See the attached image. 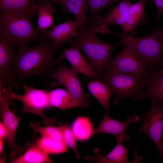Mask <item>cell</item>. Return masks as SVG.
<instances>
[{"mask_svg": "<svg viewBox=\"0 0 163 163\" xmlns=\"http://www.w3.org/2000/svg\"><path fill=\"white\" fill-rule=\"evenodd\" d=\"M60 45L51 40L43 41L33 47L19 48L11 65L14 75L17 76L16 89H19L21 81L30 76H45L50 74L52 67L58 63L54 55Z\"/></svg>", "mask_w": 163, "mask_h": 163, "instance_id": "cell-1", "label": "cell"}, {"mask_svg": "<svg viewBox=\"0 0 163 163\" xmlns=\"http://www.w3.org/2000/svg\"><path fill=\"white\" fill-rule=\"evenodd\" d=\"M102 17L97 15L88 26L77 29L75 39L70 42L71 45L83 51L89 64L96 73L97 79L109 67L113 51L121 44L120 42L107 43L97 36L98 25Z\"/></svg>", "mask_w": 163, "mask_h": 163, "instance_id": "cell-2", "label": "cell"}, {"mask_svg": "<svg viewBox=\"0 0 163 163\" xmlns=\"http://www.w3.org/2000/svg\"><path fill=\"white\" fill-rule=\"evenodd\" d=\"M30 17L21 12L0 10V37L19 48L28 47L29 43L33 41H47L49 39L35 30Z\"/></svg>", "mask_w": 163, "mask_h": 163, "instance_id": "cell-3", "label": "cell"}, {"mask_svg": "<svg viewBox=\"0 0 163 163\" xmlns=\"http://www.w3.org/2000/svg\"><path fill=\"white\" fill-rule=\"evenodd\" d=\"M121 44L128 46L147 66L150 73L163 66V28L159 25L149 35L135 37L117 34Z\"/></svg>", "mask_w": 163, "mask_h": 163, "instance_id": "cell-4", "label": "cell"}, {"mask_svg": "<svg viewBox=\"0 0 163 163\" xmlns=\"http://www.w3.org/2000/svg\"><path fill=\"white\" fill-rule=\"evenodd\" d=\"M24 89V94H19L13 92L12 88L8 86L0 88V93L8 102L15 99L20 101L23 104L22 108L15 110V112L20 111L37 115L43 120V123L46 126L60 124L56 120V117L49 118L44 113L45 108L51 107L49 101L48 93L50 89H41L30 87L25 83L22 84Z\"/></svg>", "mask_w": 163, "mask_h": 163, "instance_id": "cell-5", "label": "cell"}, {"mask_svg": "<svg viewBox=\"0 0 163 163\" xmlns=\"http://www.w3.org/2000/svg\"><path fill=\"white\" fill-rule=\"evenodd\" d=\"M106 83L116 93L115 104L120 100L130 97L135 102L145 99V91L147 78L122 72L108 67L98 79Z\"/></svg>", "mask_w": 163, "mask_h": 163, "instance_id": "cell-6", "label": "cell"}, {"mask_svg": "<svg viewBox=\"0 0 163 163\" xmlns=\"http://www.w3.org/2000/svg\"><path fill=\"white\" fill-rule=\"evenodd\" d=\"M150 108L143 113V122L138 129L145 133L156 145L159 157L163 158V102L151 101Z\"/></svg>", "mask_w": 163, "mask_h": 163, "instance_id": "cell-7", "label": "cell"}, {"mask_svg": "<svg viewBox=\"0 0 163 163\" xmlns=\"http://www.w3.org/2000/svg\"><path fill=\"white\" fill-rule=\"evenodd\" d=\"M58 64L57 68L50 74L51 78L58 80L55 85H63L75 98L88 107V95L83 90L78 78V72L72 68L64 66L60 62Z\"/></svg>", "mask_w": 163, "mask_h": 163, "instance_id": "cell-8", "label": "cell"}, {"mask_svg": "<svg viewBox=\"0 0 163 163\" xmlns=\"http://www.w3.org/2000/svg\"><path fill=\"white\" fill-rule=\"evenodd\" d=\"M109 67L147 78L150 72L145 64L127 45L111 60Z\"/></svg>", "mask_w": 163, "mask_h": 163, "instance_id": "cell-9", "label": "cell"}, {"mask_svg": "<svg viewBox=\"0 0 163 163\" xmlns=\"http://www.w3.org/2000/svg\"><path fill=\"white\" fill-rule=\"evenodd\" d=\"M109 114L108 112L106 113L98 126L94 129L92 136L98 133H108L114 136L117 142L129 140L130 137L126 133V129L129 124L140 121L139 116L134 114L128 116L125 121L121 122L111 117Z\"/></svg>", "mask_w": 163, "mask_h": 163, "instance_id": "cell-10", "label": "cell"}, {"mask_svg": "<svg viewBox=\"0 0 163 163\" xmlns=\"http://www.w3.org/2000/svg\"><path fill=\"white\" fill-rule=\"evenodd\" d=\"M15 45L0 37V88L15 87L16 81L11 68Z\"/></svg>", "mask_w": 163, "mask_h": 163, "instance_id": "cell-11", "label": "cell"}, {"mask_svg": "<svg viewBox=\"0 0 163 163\" xmlns=\"http://www.w3.org/2000/svg\"><path fill=\"white\" fill-rule=\"evenodd\" d=\"M8 103L0 93V107L2 123L7 132V136L4 141L8 147L19 152H21V148L16 143L15 138L20 118L10 110Z\"/></svg>", "mask_w": 163, "mask_h": 163, "instance_id": "cell-12", "label": "cell"}, {"mask_svg": "<svg viewBox=\"0 0 163 163\" xmlns=\"http://www.w3.org/2000/svg\"><path fill=\"white\" fill-rule=\"evenodd\" d=\"M66 59L71 64L72 68L90 78L97 79V75L91 66L87 62L79 51V49L71 45L65 49L60 56L57 58L58 63L63 59Z\"/></svg>", "mask_w": 163, "mask_h": 163, "instance_id": "cell-13", "label": "cell"}, {"mask_svg": "<svg viewBox=\"0 0 163 163\" xmlns=\"http://www.w3.org/2000/svg\"><path fill=\"white\" fill-rule=\"evenodd\" d=\"M50 29L43 31L42 34L56 44L61 45L66 42L71 41L75 37L78 29L75 20L68 19L65 22L53 25Z\"/></svg>", "mask_w": 163, "mask_h": 163, "instance_id": "cell-14", "label": "cell"}, {"mask_svg": "<svg viewBox=\"0 0 163 163\" xmlns=\"http://www.w3.org/2000/svg\"><path fill=\"white\" fill-rule=\"evenodd\" d=\"M49 3L60 4L62 10L73 14L78 29L85 27L88 23L86 15L88 6L86 0H52Z\"/></svg>", "mask_w": 163, "mask_h": 163, "instance_id": "cell-15", "label": "cell"}, {"mask_svg": "<svg viewBox=\"0 0 163 163\" xmlns=\"http://www.w3.org/2000/svg\"><path fill=\"white\" fill-rule=\"evenodd\" d=\"M129 147L123 146L121 142H117V145L107 155L103 156L97 148L94 150L92 155L85 156V159L91 162L98 163H130L128 161V151Z\"/></svg>", "mask_w": 163, "mask_h": 163, "instance_id": "cell-16", "label": "cell"}, {"mask_svg": "<svg viewBox=\"0 0 163 163\" xmlns=\"http://www.w3.org/2000/svg\"><path fill=\"white\" fill-rule=\"evenodd\" d=\"M147 0H139L131 3L128 11V17L125 23L121 27L123 34H130L133 35L135 33V28L138 25H142L147 20L146 15L144 11L145 2Z\"/></svg>", "mask_w": 163, "mask_h": 163, "instance_id": "cell-17", "label": "cell"}, {"mask_svg": "<svg viewBox=\"0 0 163 163\" xmlns=\"http://www.w3.org/2000/svg\"><path fill=\"white\" fill-rule=\"evenodd\" d=\"M145 88V99L163 102V66L149 74Z\"/></svg>", "mask_w": 163, "mask_h": 163, "instance_id": "cell-18", "label": "cell"}, {"mask_svg": "<svg viewBox=\"0 0 163 163\" xmlns=\"http://www.w3.org/2000/svg\"><path fill=\"white\" fill-rule=\"evenodd\" d=\"M48 97L52 107H55L61 110L87 107L85 104L75 98L67 90L62 88L50 90L48 93Z\"/></svg>", "mask_w": 163, "mask_h": 163, "instance_id": "cell-19", "label": "cell"}, {"mask_svg": "<svg viewBox=\"0 0 163 163\" xmlns=\"http://www.w3.org/2000/svg\"><path fill=\"white\" fill-rule=\"evenodd\" d=\"M87 87L90 93L107 110L110 109V101L113 91L106 83L98 79L90 81Z\"/></svg>", "mask_w": 163, "mask_h": 163, "instance_id": "cell-20", "label": "cell"}, {"mask_svg": "<svg viewBox=\"0 0 163 163\" xmlns=\"http://www.w3.org/2000/svg\"><path fill=\"white\" fill-rule=\"evenodd\" d=\"M36 0H0V9L20 11L36 17L38 15L39 4L36 3Z\"/></svg>", "mask_w": 163, "mask_h": 163, "instance_id": "cell-21", "label": "cell"}, {"mask_svg": "<svg viewBox=\"0 0 163 163\" xmlns=\"http://www.w3.org/2000/svg\"><path fill=\"white\" fill-rule=\"evenodd\" d=\"M13 163H52L54 161L50 158L49 154L36 143L31 145L25 153L19 157L13 160Z\"/></svg>", "mask_w": 163, "mask_h": 163, "instance_id": "cell-22", "label": "cell"}, {"mask_svg": "<svg viewBox=\"0 0 163 163\" xmlns=\"http://www.w3.org/2000/svg\"><path fill=\"white\" fill-rule=\"evenodd\" d=\"M71 126L78 140L86 141L92 136L94 130L93 125L87 117H78L74 120Z\"/></svg>", "mask_w": 163, "mask_h": 163, "instance_id": "cell-23", "label": "cell"}, {"mask_svg": "<svg viewBox=\"0 0 163 163\" xmlns=\"http://www.w3.org/2000/svg\"><path fill=\"white\" fill-rule=\"evenodd\" d=\"M56 11L55 8L52 7L50 3L39 4L37 27L36 30L37 32H43L53 25V15Z\"/></svg>", "mask_w": 163, "mask_h": 163, "instance_id": "cell-24", "label": "cell"}, {"mask_svg": "<svg viewBox=\"0 0 163 163\" xmlns=\"http://www.w3.org/2000/svg\"><path fill=\"white\" fill-rule=\"evenodd\" d=\"M36 142L48 154H58L69 152L68 147L63 141H57L41 136L37 139Z\"/></svg>", "mask_w": 163, "mask_h": 163, "instance_id": "cell-25", "label": "cell"}, {"mask_svg": "<svg viewBox=\"0 0 163 163\" xmlns=\"http://www.w3.org/2000/svg\"><path fill=\"white\" fill-rule=\"evenodd\" d=\"M131 4L130 0H122L111 9L104 17H102L99 25L107 27L108 25L113 24L116 19L128 12Z\"/></svg>", "mask_w": 163, "mask_h": 163, "instance_id": "cell-26", "label": "cell"}, {"mask_svg": "<svg viewBox=\"0 0 163 163\" xmlns=\"http://www.w3.org/2000/svg\"><path fill=\"white\" fill-rule=\"evenodd\" d=\"M30 126L34 132L39 133L42 137L57 141H63L60 126L50 125L41 126L38 123H30Z\"/></svg>", "mask_w": 163, "mask_h": 163, "instance_id": "cell-27", "label": "cell"}, {"mask_svg": "<svg viewBox=\"0 0 163 163\" xmlns=\"http://www.w3.org/2000/svg\"><path fill=\"white\" fill-rule=\"evenodd\" d=\"M63 140L68 147L72 149L78 159L80 158L77 147L76 139L69 124L66 123L60 126Z\"/></svg>", "mask_w": 163, "mask_h": 163, "instance_id": "cell-28", "label": "cell"}, {"mask_svg": "<svg viewBox=\"0 0 163 163\" xmlns=\"http://www.w3.org/2000/svg\"><path fill=\"white\" fill-rule=\"evenodd\" d=\"M90 10V18L95 17L99 12L118 0H86Z\"/></svg>", "mask_w": 163, "mask_h": 163, "instance_id": "cell-29", "label": "cell"}, {"mask_svg": "<svg viewBox=\"0 0 163 163\" xmlns=\"http://www.w3.org/2000/svg\"><path fill=\"white\" fill-rule=\"evenodd\" d=\"M156 7L158 13L157 18L159 19L163 14V0H150Z\"/></svg>", "mask_w": 163, "mask_h": 163, "instance_id": "cell-30", "label": "cell"}, {"mask_svg": "<svg viewBox=\"0 0 163 163\" xmlns=\"http://www.w3.org/2000/svg\"><path fill=\"white\" fill-rule=\"evenodd\" d=\"M7 136L6 130L2 123H0V139L5 140Z\"/></svg>", "mask_w": 163, "mask_h": 163, "instance_id": "cell-31", "label": "cell"}, {"mask_svg": "<svg viewBox=\"0 0 163 163\" xmlns=\"http://www.w3.org/2000/svg\"><path fill=\"white\" fill-rule=\"evenodd\" d=\"M3 140L0 139V152L1 153L4 152Z\"/></svg>", "mask_w": 163, "mask_h": 163, "instance_id": "cell-32", "label": "cell"}, {"mask_svg": "<svg viewBox=\"0 0 163 163\" xmlns=\"http://www.w3.org/2000/svg\"><path fill=\"white\" fill-rule=\"evenodd\" d=\"M37 3L39 4H41L45 2H49L52 0H37Z\"/></svg>", "mask_w": 163, "mask_h": 163, "instance_id": "cell-33", "label": "cell"}]
</instances>
